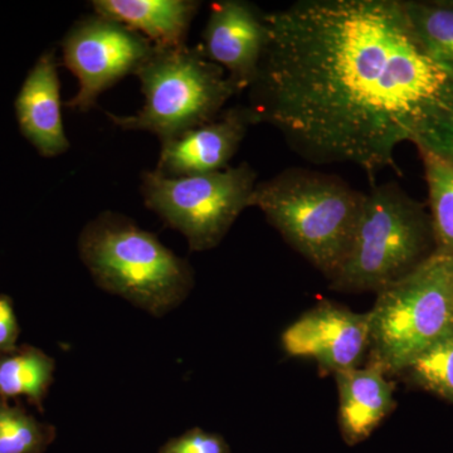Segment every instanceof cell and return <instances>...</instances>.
<instances>
[{"label":"cell","mask_w":453,"mask_h":453,"mask_svg":"<svg viewBox=\"0 0 453 453\" xmlns=\"http://www.w3.org/2000/svg\"><path fill=\"white\" fill-rule=\"evenodd\" d=\"M265 22L247 107L303 159L372 179L396 169L403 142L453 153V73L425 49L404 0H299Z\"/></svg>","instance_id":"cell-1"},{"label":"cell","mask_w":453,"mask_h":453,"mask_svg":"<svg viewBox=\"0 0 453 453\" xmlns=\"http://www.w3.org/2000/svg\"><path fill=\"white\" fill-rule=\"evenodd\" d=\"M365 199L336 175L290 168L256 184L250 207L332 280L350 251Z\"/></svg>","instance_id":"cell-2"},{"label":"cell","mask_w":453,"mask_h":453,"mask_svg":"<svg viewBox=\"0 0 453 453\" xmlns=\"http://www.w3.org/2000/svg\"><path fill=\"white\" fill-rule=\"evenodd\" d=\"M79 252L101 288L151 315L177 308L192 291L186 259L121 214L105 211L92 219L80 234Z\"/></svg>","instance_id":"cell-3"},{"label":"cell","mask_w":453,"mask_h":453,"mask_svg":"<svg viewBox=\"0 0 453 453\" xmlns=\"http://www.w3.org/2000/svg\"><path fill=\"white\" fill-rule=\"evenodd\" d=\"M436 252L431 217L395 181L365 195L353 244L330 281L339 292H380Z\"/></svg>","instance_id":"cell-4"},{"label":"cell","mask_w":453,"mask_h":453,"mask_svg":"<svg viewBox=\"0 0 453 453\" xmlns=\"http://www.w3.org/2000/svg\"><path fill=\"white\" fill-rule=\"evenodd\" d=\"M369 312V362L402 374L419 354L453 334V256L434 252L377 292Z\"/></svg>","instance_id":"cell-5"},{"label":"cell","mask_w":453,"mask_h":453,"mask_svg":"<svg viewBox=\"0 0 453 453\" xmlns=\"http://www.w3.org/2000/svg\"><path fill=\"white\" fill-rule=\"evenodd\" d=\"M135 76L145 96L142 109L136 115L107 116L122 130L148 131L162 142L216 120L229 98L238 95L201 44L155 46Z\"/></svg>","instance_id":"cell-6"},{"label":"cell","mask_w":453,"mask_h":453,"mask_svg":"<svg viewBox=\"0 0 453 453\" xmlns=\"http://www.w3.org/2000/svg\"><path fill=\"white\" fill-rule=\"evenodd\" d=\"M257 173L250 164L193 177L142 175L146 207L187 238L192 251L216 249L235 220L250 207Z\"/></svg>","instance_id":"cell-7"},{"label":"cell","mask_w":453,"mask_h":453,"mask_svg":"<svg viewBox=\"0 0 453 453\" xmlns=\"http://www.w3.org/2000/svg\"><path fill=\"white\" fill-rule=\"evenodd\" d=\"M155 46L139 33L98 16L83 17L62 42L65 67L79 80V92L65 106L86 112L101 94L127 74L138 73Z\"/></svg>","instance_id":"cell-8"},{"label":"cell","mask_w":453,"mask_h":453,"mask_svg":"<svg viewBox=\"0 0 453 453\" xmlns=\"http://www.w3.org/2000/svg\"><path fill=\"white\" fill-rule=\"evenodd\" d=\"M369 342V312L360 314L327 300L303 312L281 335L288 356L314 360L319 371L333 375L360 366Z\"/></svg>","instance_id":"cell-9"},{"label":"cell","mask_w":453,"mask_h":453,"mask_svg":"<svg viewBox=\"0 0 453 453\" xmlns=\"http://www.w3.org/2000/svg\"><path fill=\"white\" fill-rule=\"evenodd\" d=\"M267 43L265 13L244 0L211 3L203 52L222 67L237 94L251 88Z\"/></svg>","instance_id":"cell-10"},{"label":"cell","mask_w":453,"mask_h":453,"mask_svg":"<svg viewBox=\"0 0 453 453\" xmlns=\"http://www.w3.org/2000/svg\"><path fill=\"white\" fill-rule=\"evenodd\" d=\"M252 125L249 107L223 110L216 120L162 142L155 172L164 177L181 178L228 168Z\"/></svg>","instance_id":"cell-11"},{"label":"cell","mask_w":453,"mask_h":453,"mask_svg":"<svg viewBox=\"0 0 453 453\" xmlns=\"http://www.w3.org/2000/svg\"><path fill=\"white\" fill-rule=\"evenodd\" d=\"M61 109L55 52L49 50L33 65L16 98L20 133L42 157H58L70 149Z\"/></svg>","instance_id":"cell-12"},{"label":"cell","mask_w":453,"mask_h":453,"mask_svg":"<svg viewBox=\"0 0 453 453\" xmlns=\"http://www.w3.org/2000/svg\"><path fill=\"white\" fill-rule=\"evenodd\" d=\"M334 378L339 395L340 434L348 446H357L395 410V383L372 365L335 372Z\"/></svg>","instance_id":"cell-13"},{"label":"cell","mask_w":453,"mask_h":453,"mask_svg":"<svg viewBox=\"0 0 453 453\" xmlns=\"http://www.w3.org/2000/svg\"><path fill=\"white\" fill-rule=\"evenodd\" d=\"M98 16L110 18L139 33L154 46L179 47L187 35L201 3L196 0H94Z\"/></svg>","instance_id":"cell-14"},{"label":"cell","mask_w":453,"mask_h":453,"mask_svg":"<svg viewBox=\"0 0 453 453\" xmlns=\"http://www.w3.org/2000/svg\"><path fill=\"white\" fill-rule=\"evenodd\" d=\"M55 366L52 357L29 345L0 353V399L27 396L42 411Z\"/></svg>","instance_id":"cell-15"},{"label":"cell","mask_w":453,"mask_h":453,"mask_svg":"<svg viewBox=\"0 0 453 453\" xmlns=\"http://www.w3.org/2000/svg\"><path fill=\"white\" fill-rule=\"evenodd\" d=\"M428 188L436 252L453 256V153L418 149Z\"/></svg>","instance_id":"cell-16"},{"label":"cell","mask_w":453,"mask_h":453,"mask_svg":"<svg viewBox=\"0 0 453 453\" xmlns=\"http://www.w3.org/2000/svg\"><path fill=\"white\" fill-rule=\"evenodd\" d=\"M404 7L429 55L453 73V0H404Z\"/></svg>","instance_id":"cell-17"},{"label":"cell","mask_w":453,"mask_h":453,"mask_svg":"<svg viewBox=\"0 0 453 453\" xmlns=\"http://www.w3.org/2000/svg\"><path fill=\"white\" fill-rule=\"evenodd\" d=\"M55 437V427L0 399V453H44Z\"/></svg>","instance_id":"cell-18"},{"label":"cell","mask_w":453,"mask_h":453,"mask_svg":"<svg viewBox=\"0 0 453 453\" xmlns=\"http://www.w3.org/2000/svg\"><path fill=\"white\" fill-rule=\"evenodd\" d=\"M402 374L414 386L453 404V334L419 354Z\"/></svg>","instance_id":"cell-19"},{"label":"cell","mask_w":453,"mask_h":453,"mask_svg":"<svg viewBox=\"0 0 453 453\" xmlns=\"http://www.w3.org/2000/svg\"><path fill=\"white\" fill-rule=\"evenodd\" d=\"M159 453H231V449L220 434L192 428L181 436L170 438Z\"/></svg>","instance_id":"cell-20"},{"label":"cell","mask_w":453,"mask_h":453,"mask_svg":"<svg viewBox=\"0 0 453 453\" xmlns=\"http://www.w3.org/2000/svg\"><path fill=\"white\" fill-rule=\"evenodd\" d=\"M19 326H18L16 314L11 297L0 295V353L16 349Z\"/></svg>","instance_id":"cell-21"}]
</instances>
